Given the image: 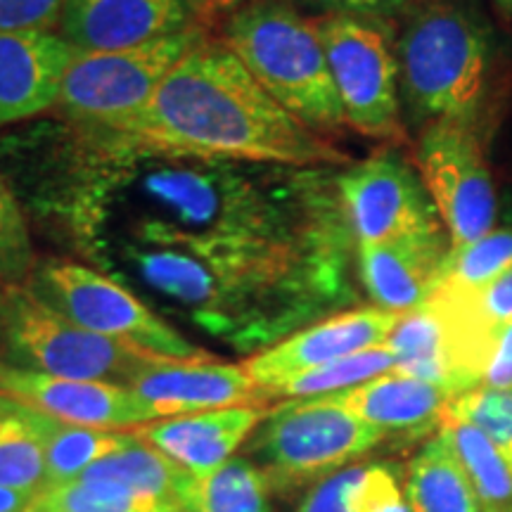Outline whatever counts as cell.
<instances>
[{"label": "cell", "mask_w": 512, "mask_h": 512, "mask_svg": "<svg viewBox=\"0 0 512 512\" xmlns=\"http://www.w3.org/2000/svg\"><path fill=\"white\" fill-rule=\"evenodd\" d=\"M29 287L50 309L95 335L174 361L209 358L207 351L185 339L138 294L79 261H43L31 275Z\"/></svg>", "instance_id": "obj_7"}, {"label": "cell", "mask_w": 512, "mask_h": 512, "mask_svg": "<svg viewBox=\"0 0 512 512\" xmlns=\"http://www.w3.org/2000/svg\"><path fill=\"white\" fill-rule=\"evenodd\" d=\"M36 491L10 489V486H0V512H27L31 501H34Z\"/></svg>", "instance_id": "obj_37"}, {"label": "cell", "mask_w": 512, "mask_h": 512, "mask_svg": "<svg viewBox=\"0 0 512 512\" xmlns=\"http://www.w3.org/2000/svg\"><path fill=\"white\" fill-rule=\"evenodd\" d=\"M482 384L486 387H512V318L494 330Z\"/></svg>", "instance_id": "obj_35"}, {"label": "cell", "mask_w": 512, "mask_h": 512, "mask_svg": "<svg viewBox=\"0 0 512 512\" xmlns=\"http://www.w3.org/2000/svg\"><path fill=\"white\" fill-rule=\"evenodd\" d=\"M245 3L247 0H185V5L202 27H214V24L226 22Z\"/></svg>", "instance_id": "obj_36"}, {"label": "cell", "mask_w": 512, "mask_h": 512, "mask_svg": "<svg viewBox=\"0 0 512 512\" xmlns=\"http://www.w3.org/2000/svg\"><path fill=\"white\" fill-rule=\"evenodd\" d=\"M27 207L143 302L238 349L354 309L358 245L335 166L188 155L43 124L17 147Z\"/></svg>", "instance_id": "obj_1"}, {"label": "cell", "mask_w": 512, "mask_h": 512, "mask_svg": "<svg viewBox=\"0 0 512 512\" xmlns=\"http://www.w3.org/2000/svg\"><path fill=\"white\" fill-rule=\"evenodd\" d=\"M408 512H479L475 489L458 453L441 432L403 470Z\"/></svg>", "instance_id": "obj_20"}, {"label": "cell", "mask_w": 512, "mask_h": 512, "mask_svg": "<svg viewBox=\"0 0 512 512\" xmlns=\"http://www.w3.org/2000/svg\"><path fill=\"white\" fill-rule=\"evenodd\" d=\"M403 121L415 131L479 128L491 74V29L470 0H418L394 34Z\"/></svg>", "instance_id": "obj_3"}, {"label": "cell", "mask_w": 512, "mask_h": 512, "mask_svg": "<svg viewBox=\"0 0 512 512\" xmlns=\"http://www.w3.org/2000/svg\"><path fill=\"white\" fill-rule=\"evenodd\" d=\"M200 27L185 0H69L57 34L81 53H114Z\"/></svg>", "instance_id": "obj_14"}, {"label": "cell", "mask_w": 512, "mask_h": 512, "mask_svg": "<svg viewBox=\"0 0 512 512\" xmlns=\"http://www.w3.org/2000/svg\"><path fill=\"white\" fill-rule=\"evenodd\" d=\"M3 304H5V287L0 285V349H3Z\"/></svg>", "instance_id": "obj_39"}, {"label": "cell", "mask_w": 512, "mask_h": 512, "mask_svg": "<svg viewBox=\"0 0 512 512\" xmlns=\"http://www.w3.org/2000/svg\"><path fill=\"white\" fill-rule=\"evenodd\" d=\"M46 484V453L27 408L0 399V486L41 491Z\"/></svg>", "instance_id": "obj_27"}, {"label": "cell", "mask_w": 512, "mask_h": 512, "mask_svg": "<svg viewBox=\"0 0 512 512\" xmlns=\"http://www.w3.org/2000/svg\"><path fill=\"white\" fill-rule=\"evenodd\" d=\"M432 297L444 299L465 323L484 332L486 337H494L498 325L508 323L512 318V268L479 292L460 294L437 290Z\"/></svg>", "instance_id": "obj_32"}, {"label": "cell", "mask_w": 512, "mask_h": 512, "mask_svg": "<svg viewBox=\"0 0 512 512\" xmlns=\"http://www.w3.org/2000/svg\"><path fill=\"white\" fill-rule=\"evenodd\" d=\"M297 512H408L403 470L394 463L349 465L313 486Z\"/></svg>", "instance_id": "obj_21"}, {"label": "cell", "mask_w": 512, "mask_h": 512, "mask_svg": "<svg viewBox=\"0 0 512 512\" xmlns=\"http://www.w3.org/2000/svg\"><path fill=\"white\" fill-rule=\"evenodd\" d=\"M316 22L347 126L389 143L406 140L396 31L349 15H323Z\"/></svg>", "instance_id": "obj_9"}, {"label": "cell", "mask_w": 512, "mask_h": 512, "mask_svg": "<svg viewBox=\"0 0 512 512\" xmlns=\"http://www.w3.org/2000/svg\"><path fill=\"white\" fill-rule=\"evenodd\" d=\"M264 472L245 456L204 477H192L181 498L183 512H273Z\"/></svg>", "instance_id": "obj_23"}, {"label": "cell", "mask_w": 512, "mask_h": 512, "mask_svg": "<svg viewBox=\"0 0 512 512\" xmlns=\"http://www.w3.org/2000/svg\"><path fill=\"white\" fill-rule=\"evenodd\" d=\"M384 439L382 430L325 399H294L268 408L249 437V460L271 489L290 491L323 482Z\"/></svg>", "instance_id": "obj_6"}, {"label": "cell", "mask_w": 512, "mask_h": 512, "mask_svg": "<svg viewBox=\"0 0 512 512\" xmlns=\"http://www.w3.org/2000/svg\"><path fill=\"white\" fill-rule=\"evenodd\" d=\"M415 166L453 247L482 238L496 226V183L479 128L458 121L422 128Z\"/></svg>", "instance_id": "obj_10"}, {"label": "cell", "mask_w": 512, "mask_h": 512, "mask_svg": "<svg viewBox=\"0 0 512 512\" xmlns=\"http://www.w3.org/2000/svg\"><path fill=\"white\" fill-rule=\"evenodd\" d=\"M27 413L38 434H41L48 467V484L79 479L95 463L110 458L112 453H117L136 441V434L131 432L67 425V422L48 418L43 413L29 411V408Z\"/></svg>", "instance_id": "obj_22"}, {"label": "cell", "mask_w": 512, "mask_h": 512, "mask_svg": "<svg viewBox=\"0 0 512 512\" xmlns=\"http://www.w3.org/2000/svg\"><path fill=\"white\" fill-rule=\"evenodd\" d=\"M0 399L67 425L95 430L131 432L159 420L157 413L126 384L43 375L12 368L8 363H0Z\"/></svg>", "instance_id": "obj_13"}, {"label": "cell", "mask_w": 512, "mask_h": 512, "mask_svg": "<svg viewBox=\"0 0 512 512\" xmlns=\"http://www.w3.org/2000/svg\"><path fill=\"white\" fill-rule=\"evenodd\" d=\"M399 318L401 313L380 309L375 304L339 311L292 332L273 347L242 361V366L266 399H273V394L294 377L387 344Z\"/></svg>", "instance_id": "obj_12"}, {"label": "cell", "mask_w": 512, "mask_h": 512, "mask_svg": "<svg viewBox=\"0 0 512 512\" xmlns=\"http://www.w3.org/2000/svg\"><path fill=\"white\" fill-rule=\"evenodd\" d=\"M121 133L188 155L283 166H337L347 155L290 114L209 34L164 76Z\"/></svg>", "instance_id": "obj_2"}, {"label": "cell", "mask_w": 512, "mask_h": 512, "mask_svg": "<svg viewBox=\"0 0 512 512\" xmlns=\"http://www.w3.org/2000/svg\"><path fill=\"white\" fill-rule=\"evenodd\" d=\"M396 366V358L392 349L387 344L382 347L361 351V354H351L347 358H339V361L325 363L316 370L294 377V380L285 382L278 392L273 394V399H318V396H330L344 389L356 387L373 377H380L384 373H392Z\"/></svg>", "instance_id": "obj_29"}, {"label": "cell", "mask_w": 512, "mask_h": 512, "mask_svg": "<svg viewBox=\"0 0 512 512\" xmlns=\"http://www.w3.org/2000/svg\"><path fill=\"white\" fill-rule=\"evenodd\" d=\"M221 41L287 112L320 133L347 126L316 17L294 0H247Z\"/></svg>", "instance_id": "obj_4"}, {"label": "cell", "mask_w": 512, "mask_h": 512, "mask_svg": "<svg viewBox=\"0 0 512 512\" xmlns=\"http://www.w3.org/2000/svg\"><path fill=\"white\" fill-rule=\"evenodd\" d=\"M27 512H183L112 479H72L36 491Z\"/></svg>", "instance_id": "obj_26"}, {"label": "cell", "mask_w": 512, "mask_h": 512, "mask_svg": "<svg viewBox=\"0 0 512 512\" xmlns=\"http://www.w3.org/2000/svg\"><path fill=\"white\" fill-rule=\"evenodd\" d=\"M444 418L465 422L484 434L512 463V387H479L453 396Z\"/></svg>", "instance_id": "obj_30"}, {"label": "cell", "mask_w": 512, "mask_h": 512, "mask_svg": "<svg viewBox=\"0 0 512 512\" xmlns=\"http://www.w3.org/2000/svg\"><path fill=\"white\" fill-rule=\"evenodd\" d=\"M332 406L344 408L384 434H422L439 432L451 394L437 384L415 380L399 373H384L373 380L356 384L344 392L318 396Z\"/></svg>", "instance_id": "obj_19"}, {"label": "cell", "mask_w": 512, "mask_h": 512, "mask_svg": "<svg viewBox=\"0 0 512 512\" xmlns=\"http://www.w3.org/2000/svg\"><path fill=\"white\" fill-rule=\"evenodd\" d=\"M451 247L446 228L380 245H358L361 290L380 309L394 313L418 309L437 290Z\"/></svg>", "instance_id": "obj_16"}, {"label": "cell", "mask_w": 512, "mask_h": 512, "mask_svg": "<svg viewBox=\"0 0 512 512\" xmlns=\"http://www.w3.org/2000/svg\"><path fill=\"white\" fill-rule=\"evenodd\" d=\"M67 5L69 0H0V31L55 34Z\"/></svg>", "instance_id": "obj_33"}, {"label": "cell", "mask_w": 512, "mask_h": 512, "mask_svg": "<svg viewBox=\"0 0 512 512\" xmlns=\"http://www.w3.org/2000/svg\"><path fill=\"white\" fill-rule=\"evenodd\" d=\"M0 358L12 368L126 387L140 370L174 361L81 328L41 302L29 285L5 287Z\"/></svg>", "instance_id": "obj_5"}, {"label": "cell", "mask_w": 512, "mask_h": 512, "mask_svg": "<svg viewBox=\"0 0 512 512\" xmlns=\"http://www.w3.org/2000/svg\"><path fill=\"white\" fill-rule=\"evenodd\" d=\"M316 12V17L323 15H349L370 19V22L384 24L396 31L399 22L406 17V12L413 8L418 0H294Z\"/></svg>", "instance_id": "obj_34"}, {"label": "cell", "mask_w": 512, "mask_h": 512, "mask_svg": "<svg viewBox=\"0 0 512 512\" xmlns=\"http://www.w3.org/2000/svg\"><path fill=\"white\" fill-rule=\"evenodd\" d=\"M494 5L503 12L505 17L512 19V0H494Z\"/></svg>", "instance_id": "obj_38"}, {"label": "cell", "mask_w": 512, "mask_h": 512, "mask_svg": "<svg viewBox=\"0 0 512 512\" xmlns=\"http://www.w3.org/2000/svg\"><path fill=\"white\" fill-rule=\"evenodd\" d=\"M74 55L60 34L0 31V126L57 107Z\"/></svg>", "instance_id": "obj_17"}, {"label": "cell", "mask_w": 512, "mask_h": 512, "mask_svg": "<svg viewBox=\"0 0 512 512\" xmlns=\"http://www.w3.org/2000/svg\"><path fill=\"white\" fill-rule=\"evenodd\" d=\"M339 197L356 245H380L444 228L418 166L396 147L339 169Z\"/></svg>", "instance_id": "obj_11"}, {"label": "cell", "mask_w": 512, "mask_h": 512, "mask_svg": "<svg viewBox=\"0 0 512 512\" xmlns=\"http://www.w3.org/2000/svg\"><path fill=\"white\" fill-rule=\"evenodd\" d=\"M512 268V221L494 226L482 238L451 247L437 290L470 294L484 290ZM434 290V292H437Z\"/></svg>", "instance_id": "obj_28"}, {"label": "cell", "mask_w": 512, "mask_h": 512, "mask_svg": "<svg viewBox=\"0 0 512 512\" xmlns=\"http://www.w3.org/2000/svg\"><path fill=\"white\" fill-rule=\"evenodd\" d=\"M81 477L112 479V482L131 486V489L157 498V501L178 505V508H181V498L192 479L190 472H185L181 465H176L174 460L166 458L157 448L147 446L138 437L131 446L121 448V451L112 453L110 458L95 463Z\"/></svg>", "instance_id": "obj_24"}, {"label": "cell", "mask_w": 512, "mask_h": 512, "mask_svg": "<svg viewBox=\"0 0 512 512\" xmlns=\"http://www.w3.org/2000/svg\"><path fill=\"white\" fill-rule=\"evenodd\" d=\"M266 411L264 406L219 408L147 422L131 432L192 477H204L235 458L233 453L249 441Z\"/></svg>", "instance_id": "obj_18"}, {"label": "cell", "mask_w": 512, "mask_h": 512, "mask_svg": "<svg viewBox=\"0 0 512 512\" xmlns=\"http://www.w3.org/2000/svg\"><path fill=\"white\" fill-rule=\"evenodd\" d=\"M128 387L159 420L233 406H261L266 401V394L256 387L242 363H219L211 358L155 363L140 370Z\"/></svg>", "instance_id": "obj_15"}, {"label": "cell", "mask_w": 512, "mask_h": 512, "mask_svg": "<svg viewBox=\"0 0 512 512\" xmlns=\"http://www.w3.org/2000/svg\"><path fill=\"white\" fill-rule=\"evenodd\" d=\"M439 432L451 441L458 453L472 489L479 512H512V463L475 427L444 418Z\"/></svg>", "instance_id": "obj_25"}, {"label": "cell", "mask_w": 512, "mask_h": 512, "mask_svg": "<svg viewBox=\"0 0 512 512\" xmlns=\"http://www.w3.org/2000/svg\"><path fill=\"white\" fill-rule=\"evenodd\" d=\"M204 36L207 31L200 27L131 50H76L64 74L57 112L74 124L124 131L145 110L164 76Z\"/></svg>", "instance_id": "obj_8"}, {"label": "cell", "mask_w": 512, "mask_h": 512, "mask_svg": "<svg viewBox=\"0 0 512 512\" xmlns=\"http://www.w3.org/2000/svg\"><path fill=\"white\" fill-rule=\"evenodd\" d=\"M34 271V242L27 214L0 174V283L22 285Z\"/></svg>", "instance_id": "obj_31"}]
</instances>
